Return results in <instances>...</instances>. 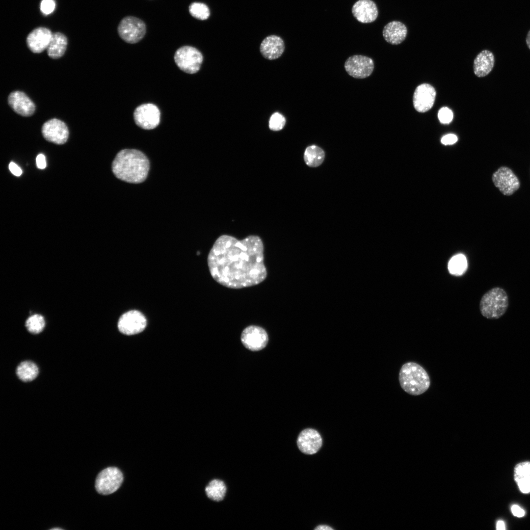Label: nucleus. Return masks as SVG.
<instances>
[{"instance_id": "obj_1", "label": "nucleus", "mask_w": 530, "mask_h": 530, "mask_svg": "<svg viewBox=\"0 0 530 530\" xmlns=\"http://www.w3.org/2000/svg\"><path fill=\"white\" fill-rule=\"evenodd\" d=\"M263 241L257 236L238 240L222 235L214 242L208 256V265L213 279L230 289L257 285L267 276Z\"/></svg>"}, {"instance_id": "obj_2", "label": "nucleus", "mask_w": 530, "mask_h": 530, "mask_svg": "<svg viewBox=\"0 0 530 530\" xmlns=\"http://www.w3.org/2000/svg\"><path fill=\"white\" fill-rule=\"evenodd\" d=\"M149 161L142 152L126 149L116 155L112 164L114 175L127 183L138 184L146 179L149 170Z\"/></svg>"}, {"instance_id": "obj_3", "label": "nucleus", "mask_w": 530, "mask_h": 530, "mask_svg": "<svg viewBox=\"0 0 530 530\" xmlns=\"http://www.w3.org/2000/svg\"><path fill=\"white\" fill-rule=\"evenodd\" d=\"M398 380L401 388L412 396L424 394L430 385V377L426 370L414 362H406L402 366Z\"/></svg>"}, {"instance_id": "obj_4", "label": "nucleus", "mask_w": 530, "mask_h": 530, "mask_svg": "<svg viewBox=\"0 0 530 530\" xmlns=\"http://www.w3.org/2000/svg\"><path fill=\"white\" fill-rule=\"evenodd\" d=\"M509 299L506 291L499 287H494L486 292L479 302L481 315L487 319H497L506 313Z\"/></svg>"}, {"instance_id": "obj_5", "label": "nucleus", "mask_w": 530, "mask_h": 530, "mask_svg": "<svg viewBox=\"0 0 530 530\" xmlns=\"http://www.w3.org/2000/svg\"><path fill=\"white\" fill-rule=\"evenodd\" d=\"M203 57L196 48L185 46L179 48L174 54V60L177 66L183 72L192 74L200 69Z\"/></svg>"}, {"instance_id": "obj_6", "label": "nucleus", "mask_w": 530, "mask_h": 530, "mask_svg": "<svg viewBox=\"0 0 530 530\" xmlns=\"http://www.w3.org/2000/svg\"><path fill=\"white\" fill-rule=\"evenodd\" d=\"M123 480V474L118 468L107 467L98 475L95 481V488L100 494L109 495L118 490Z\"/></svg>"}, {"instance_id": "obj_7", "label": "nucleus", "mask_w": 530, "mask_h": 530, "mask_svg": "<svg viewBox=\"0 0 530 530\" xmlns=\"http://www.w3.org/2000/svg\"><path fill=\"white\" fill-rule=\"evenodd\" d=\"M117 29L120 37L124 41L134 44L140 41L144 36L146 25L139 18L127 16L121 20Z\"/></svg>"}, {"instance_id": "obj_8", "label": "nucleus", "mask_w": 530, "mask_h": 530, "mask_svg": "<svg viewBox=\"0 0 530 530\" xmlns=\"http://www.w3.org/2000/svg\"><path fill=\"white\" fill-rule=\"evenodd\" d=\"M135 124L144 130L156 128L160 121V112L158 107L152 103L142 104L133 112Z\"/></svg>"}, {"instance_id": "obj_9", "label": "nucleus", "mask_w": 530, "mask_h": 530, "mask_svg": "<svg viewBox=\"0 0 530 530\" xmlns=\"http://www.w3.org/2000/svg\"><path fill=\"white\" fill-rule=\"evenodd\" d=\"M492 181L496 187L504 195L509 196L520 187V182L511 169L506 166L499 168L492 175Z\"/></svg>"}, {"instance_id": "obj_10", "label": "nucleus", "mask_w": 530, "mask_h": 530, "mask_svg": "<svg viewBox=\"0 0 530 530\" xmlns=\"http://www.w3.org/2000/svg\"><path fill=\"white\" fill-rule=\"evenodd\" d=\"M146 324V319L140 312L131 310L120 317L118 322V328L122 333L132 335L141 332L145 328Z\"/></svg>"}, {"instance_id": "obj_11", "label": "nucleus", "mask_w": 530, "mask_h": 530, "mask_svg": "<svg viewBox=\"0 0 530 530\" xmlns=\"http://www.w3.org/2000/svg\"><path fill=\"white\" fill-rule=\"evenodd\" d=\"M344 68L350 76L357 79H364L372 73L374 63L372 59L369 57L354 55L345 61Z\"/></svg>"}, {"instance_id": "obj_12", "label": "nucleus", "mask_w": 530, "mask_h": 530, "mask_svg": "<svg viewBox=\"0 0 530 530\" xmlns=\"http://www.w3.org/2000/svg\"><path fill=\"white\" fill-rule=\"evenodd\" d=\"M240 339L246 348L252 351H258L265 347L268 337L265 330L262 327L250 325L242 331Z\"/></svg>"}, {"instance_id": "obj_13", "label": "nucleus", "mask_w": 530, "mask_h": 530, "mask_svg": "<svg viewBox=\"0 0 530 530\" xmlns=\"http://www.w3.org/2000/svg\"><path fill=\"white\" fill-rule=\"evenodd\" d=\"M42 133L46 140L56 144L65 143L69 136L67 126L57 119H52L46 122L42 126Z\"/></svg>"}, {"instance_id": "obj_14", "label": "nucleus", "mask_w": 530, "mask_h": 530, "mask_svg": "<svg viewBox=\"0 0 530 530\" xmlns=\"http://www.w3.org/2000/svg\"><path fill=\"white\" fill-rule=\"evenodd\" d=\"M436 90L430 84L423 83L418 86L413 96L415 109L419 112L424 113L433 106L436 98Z\"/></svg>"}, {"instance_id": "obj_15", "label": "nucleus", "mask_w": 530, "mask_h": 530, "mask_svg": "<svg viewBox=\"0 0 530 530\" xmlns=\"http://www.w3.org/2000/svg\"><path fill=\"white\" fill-rule=\"evenodd\" d=\"M322 438L315 429L306 428L298 435L297 445L299 450L306 454H313L318 451L322 446Z\"/></svg>"}, {"instance_id": "obj_16", "label": "nucleus", "mask_w": 530, "mask_h": 530, "mask_svg": "<svg viewBox=\"0 0 530 530\" xmlns=\"http://www.w3.org/2000/svg\"><path fill=\"white\" fill-rule=\"evenodd\" d=\"M351 11L358 22L364 24L374 22L378 15L377 6L372 0H357L353 4Z\"/></svg>"}, {"instance_id": "obj_17", "label": "nucleus", "mask_w": 530, "mask_h": 530, "mask_svg": "<svg viewBox=\"0 0 530 530\" xmlns=\"http://www.w3.org/2000/svg\"><path fill=\"white\" fill-rule=\"evenodd\" d=\"M52 36L49 29L43 27L36 28L27 37V47L33 53H40L47 49Z\"/></svg>"}, {"instance_id": "obj_18", "label": "nucleus", "mask_w": 530, "mask_h": 530, "mask_svg": "<svg viewBox=\"0 0 530 530\" xmlns=\"http://www.w3.org/2000/svg\"><path fill=\"white\" fill-rule=\"evenodd\" d=\"M8 104L18 114L23 116H30L35 111V105L24 92L16 91L10 94Z\"/></svg>"}, {"instance_id": "obj_19", "label": "nucleus", "mask_w": 530, "mask_h": 530, "mask_svg": "<svg viewBox=\"0 0 530 530\" xmlns=\"http://www.w3.org/2000/svg\"><path fill=\"white\" fill-rule=\"evenodd\" d=\"M260 50L265 58L269 60L275 59L283 53L285 50L284 42L278 36L269 35L263 40Z\"/></svg>"}, {"instance_id": "obj_20", "label": "nucleus", "mask_w": 530, "mask_h": 530, "mask_svg": "<svg viewBox=\"0 0 530 530\" xmlns=\"http://www.w3.org/2000/svg\"><path fill=\"white\" fill-rule=\"evenodd\" d=\"M407 29L406 26L400 21H393L383 28V36L385 41L392 45H398L406 38Z\"/></svg>"}, {"instance_id": "obj_21", "label": "nucleus", "mask_w": 530, "mask_h": 530, "mask_svg": "<svg viewBox=\"0 0 530 530\" xmlns=\"http://www.w3.org/2000/svg\"><path fill=\"white\" fill-rule=\"evenodd\" d=\"M495 63L493 53L485 50L479 53L474 61V72L478 77H484L492 70Z\"/></svg>"}, {"instance_id": "obj_22", "label": "nucleus", "mask_w": 530, "mask_h": 530, "mask_svg": "<svg viewBox=\"0 0 530 530\" xmlns=\"http://www.w3.org/2000/svg\"><path fill=\"white\" fill-rule=\"evenodd\" d=\"M514 478L522 493H530V462L525 461L517 464L514 468Z\"/></svg>"}, {"instance_id": "obj_23", "label": "nucleus", "mask_w": 530, "mask_h": 530, "mask_svg": "<svg viewBox=\"0 0 530 530\" xmlns=\"http://www.w3.org/2000/svg\"><path fill=\"white\" fill-rule=\"evenodd\" d=\"M67 45V39L60 32L53 33L51 42L47 48L48 55L52 58L57 59L65 53Z\"/></svg>"}, {"instance_id": "obj_24", "label": "nucleus", "mask_w": 530, "mask_h": 530, "mask_svg": "<svg viewBox=\"0 0 530 530\" xmlns=\"http://www.w3.org/2000/svg\"><path fill=\"white\" fill-rule=\"evenodd\" d=\"M227 491L224 482L219 479L211 480L205 488L207 497L211 500L220 502L223 500Z\"/></svg>"}, {"instance_id": "obj_25", "label": "nucleus", "mask_w": 530, "mask_h": 530, "mask_svg": "<svg viewBox=\"0 0 530 530\" xmlns=\"http://www.w3.org/2000/svg\"><path fill=\"white\" fill-rule=\"evenodd\" d=\"M38 373L39 370L36 365L29 361L21 362L16 369L17 375L20 380L24 382L34 380Z\"/></svg>"}, {"instance_id": "obj_26", "label": "nucleus", "mask_w": 530, "mask_h": 530, "mask_svg": "<svg viewBox=\"0 0 530 530\" xmlns=\"http://www.w3.org/2000/svg\"><path fill=\"white\" fill-rule=\"evenodd\" d=\"M325 157L323 150L316 145L308 146L305 149L304 159L307 165L312 167L320 165Z\"/></svg>"}, {"instance_id": "obj_27", "label": "nucleus", "mask_w": 530, "mask_h": 530, "mask_svg": "<svg viewBox=\"0 0 530 530\" xmlns=\"http://www.w3.org/2000/svg\"><path fill=\"white\" fill-rule=\"evenodd\" d=\"M467 267L466 257L462 254L452 257L448 264V269L451 274L461 275L464 273Z\"/></svg>"}, {"instance_id": "obj_28", "label": "nucleus", "mask_w": 530, "mask_h": 530, "mask_svg": "<svg viewBox=\"0 0 530 530\" xmlns=\"http://www.w3.org/2000/svg\"><path fill=\"white\" fill-rule=\"evenodd\" d=\"M45 321L43 316L38 314L32 315L26 322V327L27 330L33 334H38L44 329Z\"/></svg>"}, {"instance_id": "obj_29", "label": "nucleus", "mask_w": 530, "mask_h": 530, "mask_svg": "<svg viewBox=\"0 0 530 530\" xmlns=\"http://www.w3.org/2000/svg\"><path fill=\"white\" fill-rule=\"evenodd\" d=\"M189 12L192 17L201 20L207 19L210 14L209 8L207 5L197 2L190 4Z\"/></svg>"}, {"instance_id": "obj_30", "label": "nucleus", "mask_w": 530, "mask_h": 530, "mask_svg": "<svg viewBox=\"0 0 530 530\" xmlns=\"http://www.w3.org/2000/svg\"><path fill=\"white\" fill-rule=\"evenodd\" d=\"M285 117L278 112L273 113L269 121V129L272 131H278L282 130L285 125Z\"/></svg>"}, {"instance_id": "obj_31", "label": "nucleus", "mask_w": 530, "mask_h": 530, "mask_svg": "<svg viewBox=\"0 0 530 530\" xmlns=\"http://www.w3.org/2000/svg\"><path fill=\"white\" fill-rule=\"evenodd\" d=\"M453 116L452 111L447 107H442L438 113L439 120L444 124L450 123L452 120Z\"/></svg>"}, {"instance_id": "obj_32", "label": "nucleus", "mask_w": 530, "mask_h": 530, "mask_svg": "<svg viewBox=\"0 0 530 530\" xmlns=\"http://www.w3.org/2000/svg\"><path fill=\"white\" fill-rule=\"evenodd\" d=\"M55 7V2L54 0H42L40 3V10L45 15L50 14L53 12Z\"/></svg>"}, {"instance_id": "obj_33", "label": "nucleus", "mask_w": 530, "mask_h": 530, "mask_svg": "<svg viewBox=\"0 0 530 530\" xmlns=\"http://www.w3.org/2000/svg\"><path fill=\"white\" fill-rule=\"evenodd\" d=\"M457 140L458 138L456 135L450 133L443 136L441 139V142L445 145H452L456 143Z\"/></svg>"}, {"instance_id": "obj_34", "label": "nucleus", "mask_w": 530, "mask_h": 530, "mask_svg": "<svg viewBox=\"0 0 530 530\" xmlns=\"http://www.w3.org/2000/svg\"><path fill=\"white\" fill-rule=\"evenodd\" d=\"M37 167L41 169H44L46 167V161L45 156L42 154H39L36 159Z\"/></svg>"}, {"instance_id": "obj_35", "label": "nucleus", "mask_w": 530, "mask_h": 530, "mask_svg": "<svg viewBox=\"0 0 530 530\" xmlns=\"http://www.w3.org/2000/svg\"><path fill=\"white\" fill-rule=\"evenodd\" d=\"M9 169L11 172L16 176H20L22 173L21 168L13 162H11L9 164Z\"/></svg>"}, {"instance_id": "obj_36", "label": "nucleus", "mask_w": 530, "mask_h": 530, "mask_svg": "<svg viewBox=\"0 0 530 530\" xmlns=\"http://www.w3.org/2000/svg\"><path fill=\"white\" fill-rule=\"evenodd\" d=\"M512 514L516 517H522L525 515L524 510L516 504L513 505L511 508Z\"/></svg>"}, {"instance_id": "obj_37", "label": "nucleus", "mask_w": 530, "mask_h": 530, "mask_svg": "<svg viewBox=\"0 0 530 530\" xmlns=\"http://www.w3.org/2000/svg\"><path fill=\"white\" fill-rule=\"evenodd\" d=\"M496 529H497V530H505L504 522L502 520L498 521L497 523Z\"/></svg>"}, {"instance_id": "obj_38", "label": "nucleus", "mask_w": 530, "mask_h": 530, "mask_svg": "<svg viewBox=\"0 0 530 530\" xmlns=\"http://www.w3.org/2000/svg\"><path fill=\"white\" fill-rule=\"evenodd\" d=\"M315 530H332L333 528L326 525H319Z\"/></svg>"}, {"instance_id": "obj_39", "label": "nucleus", "mask_w": 530, "mask_h": 530, "mask_svg": "<svg viewBox=\"0 0 530 530\" xmlns=\"http://www.w3.org/2000/svg\"><path fill=\"white\" fill-rule=\"evenodd\" d=\"M527 45L530 50V30L528 31L526 38Z\"/></svg>"}, {"instance_id": "obj_40", "label": "nucleus", "mask_w": 530, "mask_h": 530, "mask_svg": "<svg viewBox=\"0 0 530 530\" xmlns=\"http://www.w3.org/2000/svg\"><path fill=\"white\" fill-rule=\"evenodd\" d=\"M51 530H61V529H60L59 528H54L52 529Z\"/></svg>"}]
</instances>
